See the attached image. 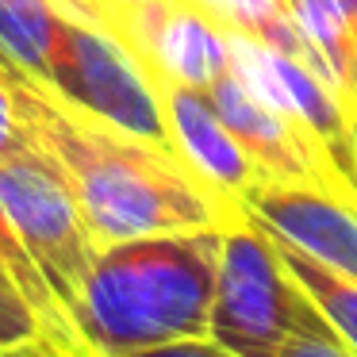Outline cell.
Returning <instances> with one entry per match:
<instances>
[{
    "label": "cell",
    "mask_w": 357,
    "mask_h": 357,
    "mask_svg": "<svg viewBox=\"0 0 357 357\" xmlns=\"http://www.w3.org/2000/svg\"><path fill=\"white\" fill-rule=\"evenodd\" d=\"M227 50H231V70L242 77V85L261 104H269L273 112H280L296 127H303L315 139V146L331 158L338 177L349 185V192L357 196L354 112L342 104V96L315 70L265 47V43L227 35Z\"/></svg>",
    "instance_id": "8992f818"
},
{
    "label": "cell",
    "mask_w": 357,
    "mask_h": 357,
    "mask_svg": "<svg viewBox=\"0 0 357 357\" xmlns=\"http://www.w3.org/2000/svg\"><path fill=\"white\" fill-rule=\"evenodd\" d=\"M280 357H357V354L334 331H307V334H292L288 346L280 349Z\"/></svg>",
    "instance_id": "9a60e30c"
},
{
    "label": "cell",
    "mask_w": 357,
    "mask_h": 357,
    "mask_svg": "<svg viewBox=\"0 0 357 357\" xmlns=\"http://www.w3.org/2000/svg\"><path fill=\"white\" fill-rule=\"evenodd\" d=\"M354 139H357V116H354Z\"/></svg>",
    "instance_id": "d6986e66"
},
{
    "label": "cell",
    "mask_w": 357,
    "mask_h": 357,
    "mask_svg": "<svg viewBox=\"0 0 357 357\" xmlns=\"http://www.w3.org/2000/svg\"><path fill=\"white\" fill-rule=\"evenodd\" d=\"M158 93L165 104V119L173 131L177 154L223 196L242 204V192L261 181V169L231 135V127L219 119L215 104L204 89L181 85V81H158Z\"/></svg>",
    "instance_id": "9c48e42d"
},
{
    "label": "cell",
    "mask_w": 357,
    "mask_h": 357,
    "mask_svg": "<svg viewBox=\"0 0 357 357\" xmlns=\"http://www.w3.org/2000/svg\"><path fill=\"white\" fill-rule=\"evenodd\" d=\"M0 81L12 89L24 131L66 169L96 246L165 231H231L250 219L177 150L58 100L8 58H0Z\"/></svg>",
    "instance_id": "6da1fadb"
},
{
    "label": "cell",
    "mask_w": 357,
    "mask_h": 357,
    "mask_svg": "<svg viewBox=\"0 0 357 357\" xmlns=\"http://www.w3.org/2000/svg\"><path fill=\"white\" fill-rule=\"evenodd\" d=\"M188 4L200 8L223 35L265 43V47L296 58V62H303L307 70H315L319 77H323V62H319L315 50L307 47V39L300 35V27L292 24L284 0H188Z\"/></svg>",
    "instance_id": "8fae6325"
},
{
    "label": "cell",
    "mask_w": 357,
    "mask_h": 357,
    "mask_svg": "<svg viewBox=\"0 0 357 357\" xmlns=\"http://www.w3.org/2000/svg\"><path fill=\"white\" fill-rule=\"evenodd\" d=\"M131 357H234L223 346H215L211 338H192V342H169V346H154V349H139Z\"/></svg>",
    "instance_id": "2e32d148"
},
{
    "label": "cell",
    "mask_w": 357,
    "mask_h": 357,
    "mask_svg": "<svg viewBox=\"0 0 357 357\" xmlns=\"http://www.w3.org/2000/svg\"><path fill=\"white\" fill-rule=\"evenodd\" d=\"M219 250L223 231L211 227L100 246L70 307L73 331L100 357L208 338Z\"/></svg>",
    "instance_id": "7a4b0ae2"
},
{
    "label": "cell",
    "mask_w": 357,
    "mask_h": 357,
    "mask_svg": "<svg viewBox=\"0 0 357 357\" xmlns=\"http://www.w3.org/2000/svg\"><path fill=\"white\" fill-rule=\"evenodd\" d=\"M0 215L70 315L100 246L66 169L27 131L0 154Z\"/></svg>",
    "instance_id": "277c9868"
},
{
    "label": "cell",
    "mask_w": 357,
    "mask_h": 357,
    "mask_svg": "<svg viewBox=\"0 0 357 357\" xmlns=\"http://www.w3.org/2000/svg\"><path fill=\"white\" fill-rule=\"evenodd\" d=\"M273 242H277V254H280V261L288 265V273L300 280L303 292H307L311 300H315V307L323 311V319L331 323V331L357 354V284L346 280V277H338V273H331L326 265H319L315 257H307L303 250H296L292 242H284V238H273Z\"/></svg>",
    "instance_id": "7c38bea8"
},
{
    "label": "cell",
    "mask_w": 357,
    "mask_h": 357,
    "mask_svg": "<svg viewBox=\"0 0 357 357\" xmlns=\"http://www.w3.org/2000/svg\"><path fill=\"white\" fill-rule=\"evenodd\" d=\"M104 4H108V12H112V27H116V16L123 8H131V4H146V0H104Z\"/></svg>",
    "instance_id": "ac0fdd59"
},
{
    "label": "cell",
    "mask_w": 357,
    "mask_h": 357,
    "mask_svg": "<svg viewBox=\"0 0 357 357\" xmlns=\"http://www.w3.org/2000/svg\"><path fill=\"white\" fill-rule=\"evenodd\" d=\"M307 331L331 323L280 261L269 231L254 219L223 231L208 338L234 357H280L292 334Z\"/></svg>",
    "instance_id": "3957f363"
},
{
    "label": "cell",
    "mask_w": 357,
    "mask_h": 357,
    "mask_svg": "<svg viewBox=\"0 0 357 357\" xmlns=\"http://www.w3.org/2000/svg\"><path fill=\"white\" fill-rule=\"evenodd\" d=\"M292 24L323 62V77L357 116V0H284Z\"/></svg>",
    "instance_id": "30bf717a"
},
{
    "label": "cell",
    "mask_w": 357,
    "mask_h": 357,
    "mask_svg": "<svg viewBox=\"0 0 357 357\" xmlns=\"http://www.w3.org/2000/svg\"><path fill=\"white\" fill-rule=\"evenodd\" d=\"M0 357H100L93 346H85L77 331H50L43 326L35 338L20 342L12 349H0Z\"/></svg>",
    "instance_id": "5bb4252c"
},
{
    "label": "cell",
    "mask_w": 357,
    "mask_h": 357,
    "mask_svg": "<svg viewBox=\"0 0 357 357\" xmlns=\"http://www.w3.org/2000/svg\"><path fill=\"white\" fill-rule=\"evenodd\" d=\"M208 100L215 104L219 119L231 127V135L242 142L254 165L261 169L265 181H280V185H307V188H326L338 192L346 200L357 204V196L349 192V185L338 177V169L331 165V158L315 146L303 127H296L292 119H284L280 112H273L269 104H261L234 70L219 73L208 89Z\"/></svg>",
    "instance_id": "52a82bcc"
},
{
    "label": "cell",
    "mask_w": 357,
    "mask_h": 357,
    "mask_svg": "<svg viewBox=\"0 0 357 357\" xmlns=\"http://www.w3.org/2000/svg\"><path fill=\"white\" fill-rule=\"evenodd\" d=\"M39 85L89 116L108 119L165 150H177L158 81L135 58V50L104 27L66 16Z\"/></svg>",
    "instance_id": "5b68a950"
},
{
    "label": "cell",
    "mask_w": 357,
    "mask_h": 357,
    "mask_svg": "<svg viewBox=\"0 0 357 357\" xmlns=\"http://www.w3.org/2000/svg\"><path fill=\"white\" fill-rule=\"evenodd\" d=\"M24 135V123L16 116V100H12V89L0 81V154L12 146V142Z\"/></svg>",
    "instance_id": "e0dca14e"
},
{
    "label": "cell",
    "mask_w": 357,
    "mask_h": 357,
    "mask_svg": "<svg viewBox=\"0 0 357 357\" xmlns=\"http://www.w3.org/2000/svg\"><path fill=\"white\" fill-rule=\"evenodd\" d=\"M43 331V319L35 315V307L24 300V292L16 288V280L8 277V269L0 265V349H12L20 342L35 338Z\"/></svg>",
    "instance_id": "4fadbf2b"
},
{
    "label": "cell",
    "mask_w": 357,
    "mask_h": 357,
    "mask_svg": "<svg viewBox=\"0 0 357 357\" xmlns=\"http://www.w3.org/2000/svg\"><path fill=\"white\" fill-rule=\"evenodd\" d=\"M242 208L273 238L292 242L331 273L357 284V204L326 188L257 181L242 192Z\"/></svg>",
    "instance_id": "ba28073f"
}]
</instances>
